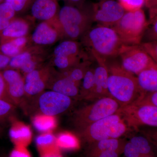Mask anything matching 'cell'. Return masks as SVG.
<instances>
[{
  "mask_svg": "<svg viewBox=\"0 0 157 157\" xmlns=\"http://www.w3.org/2000/svg\"><path fill=\"white\" fill-rule=\"evenodd\" d=\"M36 45H51L63 38L57 17L48 21H42L37 26L31 37Z\"/></svg>",
  "mask_w": 157,
  "mask_h": 157,
  "instance_id": "obj_13",
  "label": "cell"
},
{
  "mask_svg": "<svg viewBox=\"0 0 157 157\" xmlns=\"http://www.w3.org/2000/svg\"><path fill=\"white\" fill-rule=\"evenodd\" d=\"M140 46L151 57L156 63L157 62V41H151L140 43Z\"/></svg>",
  "mask_w": 157,
  "mask_h": 157,
  "instance_id": "obj_33",
  "label": "cell"
},
{
  "mask_svg": "<svg viewBox=\"0 0 157 157\" xmlns=\"http://www.w3.org/2000/svg\"><path fill=\"white\" fill-rule=\"evenodd\" d=\"M25 152H20L18 150H14L12 152L10 157H28Z\"/></svg>",
  "mask_w": 157,
  "mask_h": 157,
  "instance_id": "obj_42",
  "label": "cell"
},
{
  "mask_svg": "<svg viewBox=\"0 0 157 157\" xmlns=\"http://www.w3.org/2000/svg\"><path fill=\"white\" fill-rule=\"evenodd\" d=\"M124 155L126 157H141L138 150L134 144L129 141L125 143L123 148Z\"/></svg>",
  "mask_w": 157,
  "mask_h": 157,
  "instance_id": "obj_35",
  "label": "cell"
},
{
  "mask_svg": "<svg viewBox=\"0 0 157 157\" xmlns=\"http://www.w3.org/2000/svg\"><path fill=\"white\" fill-rule=\"evenodd\" d=\"M0 99L7 101L14 105L8 94L6 81L2 72H0Z\"/></svg>",
  "mask_w": 157,
  "mask_h": 157,
  "instance_id": "obj_34",
  "label": "cell"
},
{
  "mask_svg": "<svg viewBox=\"0 0 157 157\" xmlns=\"http://www.w3.org/2000/svg\"><path fill=\"white\" fill-rule=\"evenodd\" d=\"M104 1V0H99V1Z\"/></svg>",
  "mask_w": 157,
  "mask_h": 157,
  "instance_id": "obj_46",
  "label": "cell"
},
{
  "mask_svg": "<svg viewBox=\"0 0 157 157\" xmlns=\"http://www.w3.org/2000/svg\"><path fill=\"white\" fill-rule=\"evenodd\" d=\"M122 67L133 75L140 71L155 62L139 45H127L119 56Z\"/></svg>",
  "mask_w": 157,
  "mask_h": 157,
  "instance_id": "obj_8",
  "label": "cell"
},
{
  "mask_svg": "<svg viewBox=\"0 0 157 157\" xmlns=\"http://www.w3.org/2000/svg\"><path fill=\"white\" fill-rule=\"evenodd\" d=\"M57 146L63 148L75 149L78 147V141L72 135L63 134L56 140Z\"/></svg>",
  "mask_w": 157,
  "mask_h": 157,
  "instance_id": "obj_26",
  "label": "cell"
},
{
  "mask_svg": "<svg viewBox=\"0 0 157 157\" xmlns=\"http://www.w3.org/2000/svg\"><path fill=\"white\" fill-rule=\"evenodd\" d=\"M58 0H34L30 7L31 14L35 19L48 21L58 17L59 7Z\"/></svg>",
  "mask_w": 157,
  "mask_h": 157,
  "instance_id": "obj_16",
  "label": "cell"
},
{
  "mask_svg": "<svg viewBox=\"0 0 157 157\" xmlns=\"http://www.w3.org/2000/svg\"><path fill=\"white\" fill-rule=\"evenodd\" d=\"M140 95L157 91V65L154 62L137 75Z\"/></svg>",
  "mask_w": 157,
  "mask_h": 157,
  "instance_id": "obj_17",
  "label": "cell"
},
{
  "mask_svg": "<svg viewBox=\"0 0 157 157\" xmlns=\"http://www.w3.org/2000/svg\"><path fill=\"white\" fill-rule=\"evenodd\" d=\"M57 71L50 65H43L24 76L27 98L38 97L48 88Z\"/></svg>",
  "mask_w": 157,
  "mask_h": 157,
  "instance_id": "obj_9",
  "label": "cell"
},
{
  "mask_svg": "<svg viewBox=\"0 0 157 157\" xmlns=\"http://www.w3.org/2000/svg\"><path fill=\"white\" fill-rule=\"evenodd\" d=\"M89 7L94 22L108 27L114 26L126 12L120 4L114 0L91 3Z\"/></svg>",
  "mask_w": 157,
  "mask_h": 157,
  "instance_id": "obj_6",
  "label": "cell"
},
{
  "mask_svg": "<svg viewBox=\"0 0 157 157\" xmlns=\"http://www.w3.org/2000/svg\"><path fill=\"white\" fill-rule=\"evenodd\" d=\"M80 83H77L65 72H56L48 87L51 90L78 100Z\"/></svg>",
  "mask_w": 157,
  "mask_h": 157,
  "instance_id": "obj_15",
  "label": "cell"
},
{
  "mask_svg": "<svg viewBox=\"0 0 157 157\" xmlns=\"http://www.w3.org/2000/svg\"><path fill=\"white\" fill-rule=\"evenodd\" d=\"M30 29L28 21L21 17H15L9 25L0 33L1 41L27 36Z\"/></svg>",
  "mask_w": 157,
  "mask_h": 157,
  "instance_id": "obj_18",
  "label": "cell"
},
{
  "mask_svg": "<svg viewBox=\"0 0 157 157\" xmlns=\"http://www.w3.org/2000/svg\"><path fill=\"white\" fill-rule=\"evenodd\" d=\"M57 21L63 38L76 41L81 39L94 22L89 5L86 3L81 7L65 5L60 9Z\"/></svg>",
  "mask_w": 157,
  "mask_h": 157,
  "instance_id": "obj_3",
  "label": "cell"
},
{
  "mask_svg": "<svg viewBox=\"0 0 157 157\" xmlns=\"http://www.w3.org/2000/svg\"><path fill=\"white\" fill-rule=\"evenodd\" d=\"M81 44L90 53L106 59L119 56L127 44L112 27L97 25L92 27L82 37Z\"/></svg>",
  "mask_w": 157,
  "mask_h": 157,
  "instance_id": "obj_2",
  "label": "cell"
},
{
  "mask_svg": "<svg viewBox=\"0 0 157 157\" xmlns=\"http://www.w3.org/2000/svg\"><path fill=\"white\" fill-rule=\"evenodd\" d=\"M29 38L28 36L16 39L1 41L0 51L10 58L13 57L28 47Z\"/></svg>",
  "mask_w": 157,
  "mask_h": 157,
  "instance_id": "obj_21",
  "label": "cell"
},
{
  "mask_svg": "<svg viewBox=\"0 0 157 157\" xmlns=\"http://www.w3.org/2000/svg\"><path fill=\"white\" fill-rule=\"evenodd\" d=\"M120 108L111 97L101 98L76 110L73 116V124L79 132L97 121L116 113Z\"/></svg>",
  "mask_w": 157,
  "mask_h": 157,
  "instance_id": "obj_4",
  "label": "cell"
},
{
  "mask_svg": "<svg viewBox=\"0 0 157 157\" xmlns=\"http://www.w3.org/2000/svg\"><path fill=\"white\" fill-rule=\"evenodd\" d=\"M55 56L78 57L87 55L82 50L80 42L67 39L60 42L55 47L52 56Z\"/></svg>",
  "mask_w": 157,
  "mask_h": 157,
  "instance_id": "obj_20",
  "label": "cell"
},
{
  "mask_svg": "<svg viewBox=\"0 0 157 157\" xmlns=\"http://www.w3.org/2000/svg\"><path fill=\"white\" fill-rule=\"evenodd\" d=\"M149 25L147 26L144 36H145V38L147 42L157 41V16L153 18H150L148 21Z\"/></svg>",
  "mask_w": 157,
  "mask_h": 157,
  "instance_id": "obj_29",
  "label": "cell"
},
{
  "mask_svg": "<svg viewBox=\"0 0 157 157\" xmlns=\"http://www.w3.org/2000/svg\"><path fill=\"white\" fill-rule=\"evenodd\" d=\"M97 64L94 68V86L88 100L96 101L104 97H111L108 88V72L107 59L98 55L91 53Z\"/></svg>",
  "mask_w": 157,
  "mask_h": 157,
  "instance_id": "obj_14",
  "label": "cell"
},
{
  "mask_svg": "<svg viewBox=\"0 0 157 157\" xmlns=\"http://www.w3.org/2000/svg\"><path fill=\"white\" fill-rule=\"evenodd\" d=\"M42 54H45V51L41 46H29L22 52L11 58L7 68L20 70L23 66L35 56Z\"/></svg>",
  "mask_w": 157,
  "mask_h": 157,
  "instance_id": "obj_22",
  "label": "cell"
},
{
  "mask_svg": "<svg viewBox=\"0 0 157 157\" xmlns=\"http://www.w3.org/2000/svg\"><path fill=\"white\" fill-rule=\"evenodd\" d=\"M86 56L67 57L55 56L52 57V63L60 71H67L78 65Z\"/></svg>",
  "mask_w": 157,
  "mask_h": 157,
  "instance_id": "obj_24",
  "label": "cell"
},
{
  "mask_svg": "<svg viewBox=\"0 0 157 157\" xmlns=\"http://www.w3.org/2000/svg\"><path fill=\"white\" fill-rule=\"evenodd\" d=\"M11 21L0 17V33L9 25Z\"/></svg>",
  "mask_w": 157,
  "mask_h": 157,
  "instance_id": "obj_41",
  "label": "cell"
},
{
  "mask_svg": "<svg viewBox=\"0 0 157 157\" xmlns=\"http://www.w3.org/2000/svg\"><path fill=\"white\" fill-rule=\"evenodd\" d=\"M117 2L126 11H137L144 6V0H118Z\"/></svg>",
  "mask_w": 157,
  "mask_h": 157,
  "instance_id": "obj_28",
  "label": "cell"
},
{
  "mask_svg": "<svg viewBox=\"0 0 157 157\" xmlns=\"http://www.w3.org/2000/svg\"><path fill=\"white\" fill-rule=\"evenodd\" d=\"M4 0H0V3L2 2Z\"/></svg>",
  "mask_w": 157,
  "mask_h": 157,
  "instance_id": "obj_44",
  "label": "cell"
},
{
  "mask_svg": "<svg viewBox=\"0 0 157 157\" xmlns=\"http://www.w3.org/2000/svg\"><path fill=\"white\" fill-rule=\"evenodd\" d=\"M148 22L142 9L126 11L113 28L121 39L128 45H139Z\"/></svg>",
  "mask_w": 157,
  "mask_h": 157,
  "instance_id": "obj_5",
  "label": "cell"
},
{
  "mask_svg": "<svg viewBox=\"0 0 157 157\" xmlns=\"http://www.w3.org/2000/svg\"><path fill=\"white\" fill-rule=\"evenodd\" d=\"M124 141L115 138H108L91 144L88 151V156L94 157L101 152L106 151H115L122 152L123 151Z\"/></svg>",
  "mask_w": 157,
  "mask_h": 157,
  "instance_id": "obj_19",
  "label": "cell"
},
{
  "mask_svg": "<svg viewBox=\"0 0 157 157\" xmlns=\"http://www.w3.org/2000/svg\"><path fill=\"white\" fill-rule=\"evenodd\" d=\"M37 97L40 113L48 116H55L65 112L73 103L72 98L53 90L43 92Z\"/></svg>",
  "mask_w": 157,
  "mask_h": 157,
  "instance_id": "obj_10",
  "label": "cell"
},
{
  "mask_svg": "<svg viewBox=\"0 0 157 157\" xmlns=\"http://www.w3.org/2000/svg\"><path fill=\"white\" fill-rule=\"evenodd\" d=\"M42 117L40 116L36 117L35 120V125L39 130L45 131L53 127V120L51 119L52 117L48 116L42 114Z\"/></svg>",
  "mask_w": 157,
  "mask_h": 157,
  "instance_id": "obj_32",
  "label": "cell"
},
{
  "mask_svg": "<svg viewBox=\"0 0 157 157\" xmlns=\"http://www.w3.org/2000/svg\"><path fill=\"white\" fill-rule=\"evenodd\" d=\"M144 6L149 9L157 8V0H144Z\"/></svg>",
  "mask_w": 157,
  "mask_h": 157,
  "instance_id": "obj_39",
  "label": "cell"
},
{
  "mask_svg": "<svg viewBox=\"0 0 157 157\" xmlns=\"http://www.w3.org/2000/svg\"><path fill=\"white\" fill-rule=\"evenodd\" d=\"M16 13L12 6L6 1L0 3V17L11 21L15 17Z\"/></svg>",
  "mask_w": 157,
  "mask_h": 157,
  "instance_id": "obj_31",
  "label": "cell"
},
{
  "mask_svg": "<svg viewBox=\"0 0 157 157\" xmlns=\"http://www.w3.org/2000/svg\"><path fill=\"white\" fill-rule=\"evenodd\" d=\"M3 132V129L2 127L0 126V136L2 135Z\"/></svg>",
  "mask_w": 157,
  "mask_h": 157,
  "instance_id": "obj_43",
  "label": "cell"
},
{
  "mask_svg": "<svg viewBox=\"0 0 157 157\" xmlns=\"http://www.w3.org/2000/svg\"><path fill=\"white\" fill-rule=\"evenodd\" d=\"M94 86V68L91 66L82 80L79 88L78 100H88Z\"/></svg>",
  "mask_w": 157,
  "mask_h": 157,
  "instance_id": "obj_23",
  "label": "cell"
},
{
  "mask_svg": "<svg viewBox=\"0 0 157 157\" xmlns=\"http://www.w3.org/2000/svg\"><path fill=\"white\" fill-rule=\"evenodd\" d=\"M138 150L142 156H148L151 152V148L148 140L142 136H135L130 141Z\"/></svg>",
  "mask_w": 157,
  "mask_h": 157,
  "instance_id": "obj_25",
  "label": "cell"
},
{
  "mask_svg": "<svg viewBox=\"0 0 157 157\" xmlns=\"http://www.w3.org/2000/svg\"><path fill=\"white\" fill-rule=\"evenodd\" d=\"M121 120V116L117 112L94 123L78 133L90 144L110 138L111 129L113 125Z\"/></svg>",
  "mask_w": 157,
  "mask_h": 157,
  "instance_id": "obj_11",
  "label": "cell"
},
{
  "mask_svg": "<svg viewBox=\"0 0 157 157\" xmlns=\"http://www.w3.org/2000/svg\"><path fill=\"white\" fill-rule=\"evenodd\" d=\"M2 74L8 94L15 106H24L27 98L25 90L24 77L16 70L6 68Z\"/></svg>",
  "mask_w": 157,
  "mask_h": 157,
  "instance_id": "obj_12",
  "label": "cell"
},
{
  "mask_svg": "<svg viewBox=\"0 0 157 157\" xmlns=\"http://www.w3.org/2000/svg\"><path fill=\"white\" fill-rule=\"evenodd\" d=\"M13 7L17 13L25 12L30 8L34 0H5Z\"/></svg>",
  "mask_w": 157,
  "mask_h": 157,
  "instance_id": "obj_30",
  "label": "cell"
},
{
  "mask_svg": "<svg viewBox=\"0 0 157 157\" xmlns=\"http://www.w3.org/2000/svg\"><path fill=\"white\" fill-rule=\"evenodd\" d=\"M121 153L115 151H106L101 152L94 157H119Z\"/></svg>",
  "mask_w": 157,
  "mask_h": 157,
  "instance_id": "obj_36",
  "label": "cell"
},
{
  "mask_svg": "<svg viewBox=\"0 0 157 157\" xmlns=\"http://www.w3.org/2000/svg\"><path fill=\"white\" fill-rule=\"evenodd\" d=\"M15 107L9 102L0 99V123L5 122L11 117Z\"/></svg>",
  "mask_w": 157,
  "mask_h": 157,
  "instance_id": "obj_27",
  "label": "cell"
},
{
  "mask_svg": "<svg viewBox=\"0 0 157 157\" xmlns=\"http://www.w3.org/2000/svg\"><path fill=\"white\" fill-rule=\"evenodd\" d=\"M114 59L107 61L108 91L121 107H124L135 102L140 93L136 76L124 70L120 63Z\"/></svg>",
  "mask_w": 157,
  "mask_h": 157,
  "instance_id": "obj_1",
  "label": "cell"
},
{
  "mask_svg": "<svg viewBox=\"0 0 157 157\" xmlns=\"http://www.w3.org/2000/svg\"><path fill=\"white\" fill-rule=\"evenodd\" d=\"M42 157H61L59 154L57 149L42 155Z\"/></svg>",
  "mask_w": 157,
  "mask_h": 157,
  "instance_id": "obj_40",
  "label": "cell"
},
{
  "mask_svg": "<svg viewBox=\"0 0 157 157\" xmlns=\"http://www.w3.org/2000/svg\"><path fill=\"white\" fill-rule=\"evenodd\" d=\"M11 58L0 52V69L7 68L9 66Z\"/></svg>",
  "mask_w": 157,
  "mask_h": 157,
  "instance_id": "obj_37",
  "label": "cell"
},
{
  "mask_svg": "<svg viewBox=\"0 0 157 157\" xmlns=\"http://www.w3.org/2000/svg\"><path fill=\"white\" fill-rule=\"evenodd\" d=\"M0 157H9L8 156H0Z\"/></svg>",
  "mask_w": 157,
  "mask_h": 157,
  "instance_id": "obj_45",
  "label": "cell"
},
{
  "mask_svg": "<svg viewBox=\"0 0 157 157\" xmlns=\"http://www.w3.org/2000/svg\"><path fill=\"white\" fill-rule=\"evenodd\" d=\"M128 125L134 128L141 125L157 126V107L132 104L121 107L117 112Z\"/></svg>",
  "mask_w": 157,
  "mask_h": 157,
  "instance_id": "obj_7",
  "label": "cell"
},
{
  "mask_svg": "<svg viewBox=\"0 0 157 157\" xmlns=\"http://www.w3.org/2000/svg\"><path fill=\"white\" fill-rule=\"evenodd\" d=\"M62 1L66 2V5L76 6V7H80L85 2V0H62Z\"/></svg>",
  "mask_w": 157,
  "mask_h": 157,
  "instance_id": "obj_38",
  "label": "cell"
}]
</instances>
